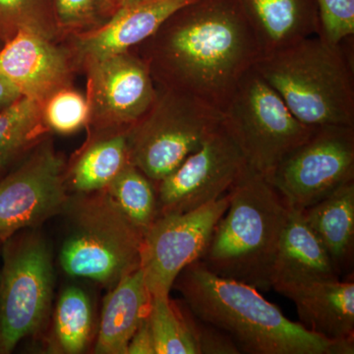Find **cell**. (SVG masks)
<instances>
[{"mask_svg":"<svg viewBox=\"0 0 354 354\" xmlns=\"http://www.w3.org/2000/svg\"><path fill=\"white\" fill-rule=\"evenodd\" d=\"M263 55L320 32L317 0H239Z\"/></svg>","mask_w":354,"mask_h":354,"instance_id":"ac0fdd59","label":"cell"},{"mask_svg":"<svg viewBox=\"0 0 354 354\" xmlns=\"http://www.w3.org/2000/svg\"><path fill=\"white\" fill-rule=\"evenodd\" d=\"M53 7L62 41L102 27L120 9L114 0H53Z\"/></svg>","mask_w":354,"mask_h":354,"instance_id":"4316f807","label":"cell"},{"mask_svg":"<svg viewBox=\"0 0 354 354\" xmlns=\"http://www.w3.org/2000/svg\"><path fill=\"white\" fill-rule=\"evenodd\" d=\"M194 0H142L121 7L106 24L64 41L80 62L86 58L125 53L158 31L172 13Z\"/></svg>","mask_w":354,"mask_h":354,"instance_id":"9a60e30c","label":"cell"},{"mask_svg":"<svg viewBox=\"0 0 354 354\" xmlns=\"http://www.w3.org/2000/svg\"><path fill=\"white\" fill-rule=\"evenodd\" d=\"M104 191L128 220L144 234L158 218L155 183L130 162Z\"/></svg>","mask_w":354,"mask_h":354,"instance_id":"cb8c5ba5","label":"cell"},{"mask_svg":"<svg viewBox=\"0 0 354 354\" xmlns=\"http://www.w3.org/2000/svg\"><path fill=\"white\" fill-rule=\"evenodd\" d=\"M79 71L75 55L65 41H51L29 30H21L0 48V72L23 97L41 104L73 86Z\"/></svg>","mask_w":354,"mask_h":354,"instance_id":"5bb4252c","label":"cell"},{"mask_svg":"<svg viewBox=\"0 0 354 354\" xmlns=\"http://www.w3.org/2000/svg\"><path fill=\"white\" fill-rule=\"evenodd\" d=\"M135 53L158 88L221 109L263 55L239 0H194L177 9Z\"/></svg>","mask_w":354,"mask_h":354,"instance_id":"6da1fadb","label":"cell"},{"mask_svg":"<svg viewBox=\"0 0 354 354\" xmlns=\"http://www.w3.org/2000/svg\"><path fill=\"white\" fill-rule=\"evenodd\" d=\"M228 193L200 208L160 215L144 234L140 268L152 297H169L178 274L200 260L227 211Z\"/></svg>","mask_w":354,"mask_h":354,"instance_id":"8fae6325","label":"cell"},{"mask_svg":"<svg viewBox=\"0 0 354 354\" xmlns=\"http://www.w3.org/2000/svg\"><path fill=\"white\" fill-rule=\"evenodd\" d=\"M227 193V211L199 261L221 278L271 290L272 267L290 208L268 179L251 169Z\"/></svg>","mask_w":354,"mask_h":354,"instance_id":"3957f363","label":"cell"},{"mask_svg":"<svg viewBox=\"0 0 354 354\" xmlns=\"http://www.w3.org/2000/svg\"><path fill=\"white\" fill-rule=\"evenodd\" d=\"M301 213L339 276L349 271L354 253V180Z\"/></svg>","mask_w":354,"mask_h":354,"instance_id":"ffe728a7","label":"cell"},{"mask_svg":"<svg viewBox=\"0 0 354 354\" xmlns=\"http://www.w3.org/2000/svg\"><path fill=\"white\" fill-rule=\"evenodd\" d=\"M191 311L227 333L241 353L353 354L354 346L333 342L293 322L253 286L221 278L199 260L174 281Z\"/></svg>","mask_w":354,"mask_h":354,"instance_id":"7a4b0ae2","label":"cell"},{"mask_svg":"<svg viewBox=\"0 0 354 354\" xmlns=\"http://www.w3.org/2000/svg\"><path fill=\"white\" fill-rule=\"evenodd\" d=\"M127 132H88L87 142L65 171L66 183L79 194L106 189L129 164Z\"/></svg>","mask_w":354,"mask_h":354,"instance_id":"44dd1931","label":"cell"},{"mask_svg":"<svg viewBox=\"0 0 354 354\" xmlns=\"http://www.w3.org/2000/svg\"><path fill=\"white\" fill-rule=\"evenodd\" d=\"M194 314V313H193ZM194 332L199 354H239L234 339L212 324L205 322L194 314Z\"/></svg>","mask_w":354,"mask_h":354,"instance_id":"f546056e","label":"cell"},{"mask_svg":"<svg viewBox=\"0 0 354 354\" xmlns=\"http://www.w3.org/2000/svg\"><path fill=\"white\" fill-rule=\"evenodd\" d=\"M55 337L64 353L78 354L87 348L92 335V304L85 291L69 286L62 291L55 312Z\"/></svg>","mask_w":354,"mask_h":354,"instance_id":"d4e9b609","label":"cell"},{"mask_svg":"<svg viewBox=\"0 0 354 354\" xmlns=\"http://www.w3.org/2000/svg\"><path fill=\"white\" fill-rule=\"evenodd\" d=\"M0 48H1V44H0Z\"/></svg>","mask_w":354,"mask_h":354,"instance_id":"836d02e7","label":"cell"},{"mask_svg":"<svg viewBox=\"0 0 354 354\" xmlns=\"http://www.w3.org/2000/svg\"><path fill=\"white\" fill-rule=\"evenodd\" d=\"M127 354H156L155 342L148 317L132 335L128 344Z\"/></svg>","mask_w":354,"mask_h":354,"instance_id":"4dcf8cb0","label":"cell"},{"mask_svg":"<svg viewBox=\"0 0 354 354\" xmlns=\"http://www.w3.org/2000/svg\"><path fill=\"white\" fill-rule=\"evenodd\" d=\"M254 68L309 127H354L353 67L342 43L322 37L262 55Z\"/></svg>","mask_w":354,"mask_h":354,"instance_id":"277c9868","label":"cell"},{"mask_svg":"<svg viewBox=\"0 0 354 354\" xmlns=\"http://www.w3.org/2000/svg\"><path fill=\"white\" fill-rule=\"evenodd\" d=\"M221 124L218 109L192 95L158 88L152 108L128 130L129 162L153 183H160Z\"/></svg>","mask_w":354,"mask_h":354,"instance_id":"52a82bcc","label":"cell"},{"mask_svg":"<svg viewBox=\"0 0 354 354\" xmlns=\"http://www.w3.org/2000/svg\"><path fill=\"white\" fill-rule=\"evenodd\" d=\"M115 3L120 6V8L123 6H129V4L136 3V2L142 1V0H114Z\"/></svg>","mask_w":354,"mask_h":354,"instance_id":"d6a6232c","label":"cell"},{"mask_svg":"<svg viewBox=\"0 0 354 354\" xmlns=\"http://www.w3.org/2000/svg\"><path fill=\"white\" fill-rule=\"evenodd\" d=\"M80 70L87 79L88 132L128 131L157 99L150 69L133 50L86 58L80 62Z\"/></svg>","mask_w":354,"mask_h":354,"instance_id":"30bf717a","label":"cell"},{"mask_svg":"<svg viewBox=\"0 0 354 354\" xmlns=\"http://www.w3.org/2000/svg\"><path fill=\"white\" fill-rule=\"evenodd\" d=\"M21 30L62 41L53 13V0H0V44Z\"/></svg>","mask_w":354,"mask_h":354,"instance_id":"484cf974","label":"cell"},{"mask_svg":"<svg viewBox=\"0 0 354 354\" xmlns=\"http://www.w3.org/2000/svg\"><path fill=\"white\" fill-rule=\"evenodd\" d=\"M302 325L315 334L354 346L353 281H317L288 291Z\"/></svg>","mask_w":354,"mask_h":354,"instance_id":"e0dca14e","label":"cell"},{"mask_svg":"<svg viewBox=\"0 0 354 354\" xmlns=\"http://www.w3.org/2000/svg\"><path fill=\"white\" fill-rule=\"evenodd\" d=\"M65 171L64 158L46 136L0 179V241L64 211L69 200Z\"/></svg>","mask_w":354,"mask_h":354,"instance_id":"7c38bea8","label":"cell"},{"mask_svg":"<svg viewBox=\"0 0 354 354\" xmlns=\"http://www.w3.org/2000/svg\"><path fill=\"white\" fill-rule=\"evenodd\" d=\"M22 97L16 86L0 72V113L19 101Z\"/></svg>","mask_w":354,"mask_h":354,"instance_id":"1f68e13d","label":"cell"},{"mask_svg":"<svg viewBox=\"0 0 354 354\" xmlns=\"http://www.w3.org/2000/svg\"><path fill=\"white\" fill-rule=\"evenodd\" d=\"M90 109L87 97L71 87L62 88L43 104V118L48 131L74 134L87 127Z\"/></svg>","mask_w":354,"mask_h":354,"instance_id":"83f0119b","label":"cell"},{"mask_svg":"<svg viewBox=\"0 0 354 354\" xmlns=\"http://www.w3.org/2000/svg\"><path fill=\"white\" fill-rule=\"evenodd\" d=\"M249 169L239 147L221 124L176 171L155 184L158 216L192 211L216 201Z\"/></svg>","mask_w":354,"mask_h":354,"instance_id":"4fadbf2b","label":"cell"},{"mask_svg":"<svg viewBox=\"0 0 354 354\" xmlns=\"http://www.w3.org/2000/svg\"><path fill=\"white\" fill-rule=\"evenodd\" d=\"M266 178L290 209L313 206L354 180V127H316Z\"/></svg>","mask_w":354,"mask_h":354,"instance_id":"9c48e42d","label":"cell"},{"mask_svg":"<svg viewBox=\"0 0 354 354\" xmlns=\"http://www.w3.org/2000/svg\"><path fill=\"white\" fill-rule=\"evenodd\" d=\"M320 16L319 36L337 44L354 35V0H317Z\"/></svg>","mask_w":354,"mask_h":354,"instance_id":"f1b7e54d","label":"cell"},{"mask_svg":"<svg viewBox=\"0 0 354 354\" xmlns=\"http://www.w3.org/2000/svg\"><path fill=\"white\" fill-rule=\"evenodd\" d=\"M0 277V353H12L38 332L50 308L53 267L50 249L38 234L7 239Z\"/></svg>","mask_w":354,"mask_h":354,"instance_id":"ba28073f","label":"cell"},{"mask_svg":"<svg viewBox=\"0 0 354 354\" xmlns=\"http://www.w3.org/2000/svg\"><path fill=\"white\" fill-rule=\"evenodd\" d=\"M43 104L22 97L0 113V169L48 136Z\"/></svg>","mask_w":354,"mask_h":354,"instance_id":"603a6c76","label":"cell"},{"mask_svg":"<svg viewBox=\"0 0 354 354\" xmlns=\"http://www.w3.org/2000/svg\"><path fill=\"white\" fill-rule=\"evenodd\" d=\"M152 295L141 268L113 286L104 301L95 353L127 354L128 344L149 316Z\"/></svg>","mask_w":354,"mask_h":354,"instance_id":"d6986e66","label":"cell"},{"mask_svg":"<svg viewBox=\"0 0 354 354\" xmlns=\"http://www.w3.org/2000/svg\"><path fill=\"white\" fill-rule=\"evenodd\" d=\"M339 278L301 211L290 209L272 267V290L285 295L288 291L310 283Z\"/></svg>","mask_w":354,"mask_h":354,"instance_id":"2e32d148","label":"cell"},{"mask_svg":"<svg viewBox=\"0 0 354 354\" xmlns=\"http://www.w3.org/2000/svg\"><path fill=\"white\" fill-rule=\"evenodd\" d=\"M221 113V127L248 167L265 177L316 128L297 120L254 67L242 77Z\"/></svg>","mask_w":354,"mask_h":354,"instance_id":"8992f818","label":"cell"},{"mask_svg":"<svg viewBox=\"0 0 354 354\" xmlns=\"http://www.w3.org/2000/svg\"><path fill=\"white\" fill-rule=\"evenodd\" d=\"M169 297H152L148 319L156 354H199L194 332V314L185 301Z\"/></svg>","mask_w":354,"mask_h":354,"instance_id":"7402d4cb","label":"cell"},{"mask_svg":"<svg viewBox=\"0 0 354 354\" xmlns=\"http://www.w3.org/2000/svg\"><path fill=\"white\" fill-rule=\"evenodd\" d=\"M64 212L71 225L59 254L67 274L113 286L139 269L144 232L106 191L69 199Z\"/></svg>","mask_w":354,"mask_h":354,"instance_id":"5b68a950","label":"cell"}]
</instances>
